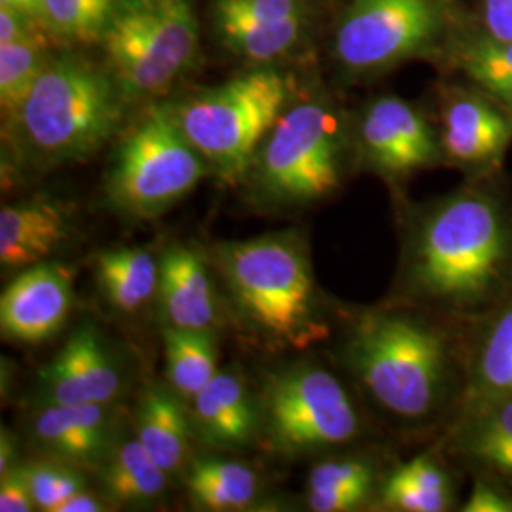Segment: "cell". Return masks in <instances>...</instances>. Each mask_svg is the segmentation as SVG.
Here are the masks:
<instances>
[{
    "label": "cell",
    "instance_id": "obj_1",
    "mask_svg": "<svg viewBox=\"0 0 512 512\" xmlns=\"http://www.w3.org/2000/svg\"><path fill=\"white\" fill-rule=\"evenodd\" d=\"M406 289L458 317H482L512 291V211L494 190L465 186L442 198L414 228Z\"/></svg>",
    "mask_w": 512,
    "mask_h": 512
},
{
    "label": "cell",
    "instance_id": "obj_2",
    "mask_svg": "<svg viewBox=\"0 0 512 512\" xmlns=\"http://www.w3.org/2000/svg\"><path fill=\"white\" fill-rule=\"evenodd\" d=\"M346 359L366 393L404 421L435 418L458 378L450 334L408 311H374L359 319Z\"/></svg>",
    "mask_w": 512,
    "mask_h": 512
},
{
    "label": "cell",
    "instance_id": "obj_3",
    "mask_svg": "<svg viewBox=\"0 0 512 512\" xmlns=\"http://www.w3.org/2000/svg\"><path fill=\"white\" fill-rule=\"evenodd\" d=\"M215 262L239 315L262 336L296 349L327 336L310 256L298 234L222 241Z\"/></svg>",
    "mask_w": 512,
    "mask_h": 512
},
{
    "label": "cell",
    "instance_id": "obj_4",
    "mask_svg": "<svg viewBox=\"0 0 512 512\" xmlns=\"http://www.w3.org/2000/svg\"><path fill=\"white\" fill-rule=\"evenodd\" d=\"M126 103L112 73L65 55L50 59L10 126L37 160L67 164L109 141Z\"/></svg>",
    "mask_w": 512,
    "mask_h": 512
},
{
    "label": "cell",
    "instance_id": "obj_5",
    "mask_svg": "<svg viewBox=\"0 0 512 512\" xmlns=\"http://www.w3.org/2000/svg\"><path fill=\"white\" fill-rule=\"evenodd\" d=\"M287 99L283 74L256 69L184 101L175 112L209 167L224 181L236 183L283 116Z\"/></svg>",
    "mask_w": 512,
    "mask_h": 512
},
{
    "label": "cell",
    "instance_id": "obj_6",
    "mask_svg": "<svg viewBox=\"0 0 512 512\" xmlns=\"http://www.w3.org/2000/svg\"><path fill=\"white\" fill-rule=\"evenodd\" d=\"M207 171V160L186 137L175 109L154 105L116 150L107 196L129 219H156L190 194Z\"/></svg>",
    "mask_w": 512,
    "mask_h": 512
},
{
    "label": "cell",
    "instance_id": "obj_7",
    "mask_svg": "<svg viewBox=\"0 0 512 512\" xmlns=\"http://www.w3.org/2000/svg\"><path fill=\"white\" fill-rule=\"evenodd\" d=\"M101 42L128 101L167 90L192 65L200 25L192 0H118Z\"/></svg>",
    "mask_w": 512,
    "mask_h": 512
},
{
    "label": "cell",
    "instance_id": "obj_8",
    "mask_svg": "<svg viewBox=\"0 0 512 512\" xmlns=\"http://www.w3.org/2000/svg\"><path fill=\"white\" fill-rule=\"evenodd\" d=\"M262 431L285 456L338 448L361 431L342 382L317 365H294L268 376L260 395Z\"/></svg>",
    "mask_w": 512,
    "mask_h": 512
},
{
    "label": "cell",
    "instance_id": "obj_9",
    "mask_svg": "<svg viewBox=\"0 0 512 512\" xmlns=\"http://www.w3.org/2000/svg\"><path fill=\"white\" fill-rule=\"evenodd\" d=\"M260 190L274 202L325 200L340 186V133L319 101L285 110L256 154Z\"/></svg>",
    "mask_w": 512,
    "mask_h": 512
},
{
    "label": "cell",
    "instance_id": "obj_10",
    "mask_svg": "<svg viewBox=\"0 0 512 512\" xmlns=\"http://www.w3.org/2000/svg\"><path fill=\"white\" fill-rule=\"evenodd\" d=\"M446 23L442 0H355L338 25L334 52L353 73L382 71L425 54Z\"/></svg>",
    "mask_w": 512,
    "mask_h": 512
},
{
    "label": "cell",
    "instance_id": "obj_11",
    "mask_svg": "<svg viewBox=\"0 0 512 512\" xmlns=\"http://www.w3.org/2000/svg\"><path fill=\"white\" fill-rule=\"evenodd\" d=\"M359 147L366 164L387 179H404L442 156L439 135L408 101L385 95L366 107L359 122Z\"/></svg>",
    "mask_w": 512,
    "mask_h": 512
},
{
    "label": "cell",
    "instance_id": "obj_12",
    "mask_svg": "<svg viewBox=\"0 0 512 512\" xmlns=\"http://www.w3.org/2000/svg\"><path fill=\"white\" fill-rule=\"evenodd\" d=\"M114 351L92 325L74 330L54 361L38 372L42 404H110L124 389Z\"/></svg>",
    "mask_w": 512,
    "mask_h": 512
},
{
    "label": "cell",
    "instance_id": "obj_13",
    "mask_svg": "<svg viewBox=\"0 0 512 512\" xmlns=\"http://www.w3.org/2000/svg\"><path fill=\"white\" fill-rule=\"evenodd\" d=\"M440 148L452 164L486 171L512 143V116L486 93L450 90L440 109Z\"/></svg>",
    "mask_w": 512,
    "mask_h": 512
},
{
    "label": "cell",
    "instance_id": "obj_14",
    "mask_svg": "<svg viewBox=\"0 0 512 512\" xmlns=\"http://www.w3.org/2000/svg\"><path fill=\"white\" fill-rule=\"evenodd\" d=\"M73 310V277L59 264L40 262L10 281L0 296L4 340L40 344L63 329Z\"/></svg>",
    "mask_w": 512,
    "mask_h": 512
},
{
    "label": "cell",
    "instance_id": "obj_15",
    "mask_svg": "<svg viewBox=\"0 0 512 512\" xmlns=\"http://www.w3.org/2000/svg\"><path fill=\"white\" fill-rule=\"evenodd\" d=\"M158 300L167 327L215 332L220 323L215 283L203 256L173 243L160 258Z\"/></svg>",
    "mask_w": 512,
    "mask_h": 512
},
{
    "label": "cell",
    "instance_id": "obj_16",
    "mask_svg": "<svg viewBox=\"0 0 512 512\" xmlns=\"http://www.w3.org/2000/svg\"><path fill=\"white\" fill-rule=\"evenodd\" d=\"M31 431L42 450L73 465H101L114 446L109 404H44Z\"/></svg>",
    "mask_w": 512,
    "mask_h": 512
},
{
    "label": "cell",
    "instance_id": "obj_17",
    "mask_svg": "<svg viewBox=\"0 0 512 512\" xmlns=\"http://www.w3.org/2000/svg\"><path fill=\"white\" fill-rule=\"evenodd\" d=\"M190 404L194 431L211 448H245L262 429L260 404L234 370H219Z\"/></svg>",
    "mask_w": 512,
    "mask_h": 512
},
{
    "label": "cell",
    "instance_id": "obj_18",
    "mask_svg": "<svg viewBox=\"0 0 512 512\" xmlns=\"http://www.w3.org/2000/svg\"><path fill=\"white\" fill-rule=\"evenodd\" d=\"M67 238L69 217L54 203H10L0 211L2 268L25 270L48 262Z\"/></svg>",
    "mask_w": 512,
    "mask_h": 512
},
{
    "label": "cell",
    "instance_id": "obj_19",
    "mask_svg": "<svg viewBox=\"0 0 512 512\" xmlns=\"http://www.w3.org/2000/svg\"><path fill=\"white\" fill-rule=\"evenodd\" d=\"M454 448L480 471L512 488V395L465 406Z\"/></svg>",
    "mask_w": 512,
    "mask_h": 512
},
{
    "label": "cell",
    "instance_id": "obj_20",
    "mask_svg": "<svg viewBox=\"0 0 512 512\" xmlns=\"http://www.w3.org/2000/svg\"><path fill=\"white\" fill-rule=\"evenodd\" d=\"M194 431L186 401L171 387L152 385L141 395L135 410V437L169 476L188 465Z\"/></svg>",
    "mask_w": 512,
    "mask_h": 512
},
{
    "label": "cell",
    "instance_id": "obj_21",
    "mask_svg": "<svg viewBox=\"0 0 512 512\" xmlns=\"http://www.w3.org/2000/svg\"><path fill=\"white\" fill-rule=\"evenodd\" d=\"M465 395L467 403L512 395V291L480 317Z\"/></svg>",
    "mask_w": 512,
    "mask_h": 512
},
{
    "label": "cell",
    "instance_id": "obj_22",
    "mask_svg": "<svg viewBox=\"0 0 512 512\" xmlns=\"http://www.w3.org/2000/svg\"><path fill=\"white\" fill-rule=\"evenodd\" d=\"M99 289L114 310L135 313L158 296L160 260L147 249H112L95 256Z\"/></svg>",
    "mask_w": 512,
    "mask_h": 512
},
{
    "label": "cell",
    "instance_id": "obj_23",
    "mask_svg": "<svg viewBox=\"0 0 512 512\" xmlns=\"http://www.w3.org/2000/svg\"><path fill=\"white\" fill-rule=\"evenodd\" d=\"M99 476L103 494L116 505H145L158 499L169 478L137 437H128L112 446L101 463Z\"/></svg>",
    "mask_w": 512,
    "mask_h": 512
},
{
    "label": "cell",
    "instance_id": "obj_24",
    "mask_svg": "<svg viewBox=\"0 0 512 512\" xmlns=\"http://www.w3.org/2000/svg\"><path fill=\"white\" fill-rule=\"evenodd\" d=\"M186 490L194 505L207 511H239L255 501L258 478L238 461L202 458L188 467Z\"/></svg>",
    "mask_w": 512,
    "mask_h": 512
},
{
    "label": "cell",
    "instance_id": "obj_25",
    "mask_svg": "<svg viewBox=\"0 0 512 512\" xmlns=\"http://www.w3.org/2000/svg\"><path fill=\"white\" fill-rule=\"evenodd\" d=\"M164 346L169 387L186 403H192L219 372L215 332L167 327Z\"/></svg>",
    "mask_w": 512,
    "mask_h": 512
},
{
    "label": "cell",
    "instance_id": "obj_26",
    "mask_svg": "<svg viewBox=\"0 0 512 512\" xmlns=\"http://www.w3.org/2000/svg\"><path fill=\"white\" fill-rule=\"evenodd\" d=\"M452 501L454 490L450 476L439 461L427 456L399 465L382 488V503L393 511H448Z\"/></svg>",
    "mask_w": 512,
    "mask_h": 512
},
{
    "label": "cell",
    "instance_id": "obj_27",
    "mask_svg": "<svg viewBox=\"0 0 512 512\" xmlns=\"http://www.w3.org/2000/svg\"><path fill=\"white\" fill-rule=\"evenodd\" d=\"M217 19L226 44L253 61H272L287 54L304 31V18L270 23L232 12H217Z\"/></svg>",
    "mask_w": 512,
    "mask_h": 512
},
{
    "label": "cell",
    "instance_id": "obj_28",
    "mask_svg": "<svg viewBox=\"0 0 512 512\" xmlns=\"http://www.w3.org/2000/svg\"><path fill=\"white\" fill-rule=\"evenodd\" d=\"M456 63L476 88L512 116V40L490 35L463 42Z\"/></svg>",
    "mask_w": 512,
    "mask_h": 512
},
{
    "label": "cell",
    "instance_id": "obj_29",
    "mask_svg": "<svg viewBox=\"0 0 512 512\" xmlns=\"http://www.w3.org/2000/svg\"><path fill=\"white\" fill-rule=\"evenodd\" d=\"M48 63L42 38L0 44V107L10 124Z\"/></svg>",
    "mask_w": 512,
    "mask_h": 512
},
{
    "label": "cell",
    "instance_id": "obj_30",
    "mask_svg": "<svg viewBox=\"0 0 512 512\" xmlns=\"http://www.w3.org/2000/svg\"><path fill=\"white\" fill-rule=\"evenodd\" d=\"M118 0H42L46 27L67 42L101 40Z\"/></svg>",
    "mask_w": 512,
    "mask_h": 512
},
{
    "label": "cell",
    "instance_id": "obj_31",
    "mask_svg": "<svg viewBox=\"0 0 512 512\" xmlns=\"http://www.w3.org/2000/svg\"><path fill=\"white\" fill-rule=\"evenodd\" d=\"M21 469L38 511L55 512L69 497L86 488L80 473L65 463H29Z\"/></svg>",
    "mask_w": 512,
    "mask_h": 512
},
{
    "label": "cell",
    "instance_id": "obj_32",
    "mask_svg": "<svg viewBox=\"0 0 512 512\" xmlns=\"http://www.w3.org/2000/svg\"><path fill=\"white\" fill-rule=\"evenodd\" d=\"M374 469L363 459H338L323 461L311 469L308 490L346 492L363 495L368 499L374 488Z\"/></svg>",
    "mask_w": 512,
    "mask_h": 512
},
{
    "label": "cell",
    "instance_id": "obj_33",
    "mask_svg": "<svg viewBox=\"0 0 512 512\" xmlns=\"http://www.w3.org/2000/svg\"><path fill=\"white\" fill-rule=\"evenodd\" d=\"M215 12H232L274 23L304 18V0H215Z\"/></svg>",
    "mask_w": 512,
    "mask_h": 512
},
{
    "label": "cell",
    "instance_id": "obj_34",
    "mask_svg": "<svg viewBox=\"0 0 512 512\" xmlns=\"http://www.w3.org/2000/svg\"><path fill=\"white\" fill-rule=\"evenodd\" d=\"M35 509L31 490L21 465L0 476V511L31 512Z\"/></svg>",
    "mask_w": 512,
    "mask_h": 512
},
{
    "label": "cell",
    "instance_id": "obj_35",
    "mask_svg": "<svg viewBox=\"0 0 512 512\" xmlns=\"http://www.w3.org/2000/svg\"><path fill=\"white\" fill-rule=\"evenodd\" d=\"M46 35H52L42 23L21 14L14 8L0 6V44L18 42V40H46Z\"/></svg>",
    "mask_w": 512,
    "mask_h": 512
},
{
    "label": "cell",
    "instance_id": "obj_36",
    "mask_svg": "<svg viewBox=\"0 0 512 512\" xmlns=\"http://www.w3.org/2000/svg\"><path fill=\"white\" fill-rule=\"evenodd\" d=\"M465 512H512V497L499 490L490 480H476L469 499L463 505Z\"/></svg>",
    "mask_w": 512,
    "mask_h": 512
},
{
    "label": "cell",
    "instance_id": "obj_37",
    "mask_svg": "<svg viewBox=\"0 0 512 512\" xmlns=\"http://www.w3.org/2000/svg\"><path fill=\"white\" fill-rule=\"evenodd\" d=\"M486 35L512 40V0H480Z\"/></svg>",
    "mask_w": 512,
    "mask_h": 512
},
{
    "label": "cell",
    "instance_id": "obj_38",
    "mask_svg": "<svg viewBox=\"0 0 512 512\" xmlns=\"http://www.w3.org/2000/svg\"><path fill=\"white\" fill-rule=\"evenodd\" d=\"M105 511L103 501H99L97 497L88 494L86 490L78 492V494L69 497L59 509L55 512H97Z\"/></svg>",
    "mask_w": 512,
    "mask_h": 512
},
{
    "label": "cell",
    "instance_id": "obj_39",
    "mask_svg": "<svg viewBox=\"0 0 512 512\" xmlns=\"http://www.w3.org/2000/svg\"><path fill=\"white\" fill-rule=\"evenodd\" d=\"M16 461V440L14 435L2 427L0 435V476L6 475L10 469H14Z\"/></svg>",
    "mask_w": 512,
    "mask_h": 512
},
{
    "label": "cell",
    "instance_id": "obj_40",
    "mask_svg": "<svg viewBox=\"0 0 512 512\" xmlns=\"http://www.w3.org/2000/svg\"><path fill=\"white\" fill-rule=\"evenodd\" d=\"M0 6H8L14 8L21 14L35 19L38 23H42L46 27V19H44V8H42V0H0ZM48 29V27H46Z\"/></svg>",
    "mask_w": 512,
    "mask_h": 512
}]
</instances>
